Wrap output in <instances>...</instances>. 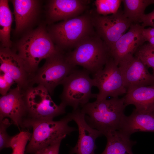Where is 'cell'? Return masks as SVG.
Returning a JSON list of instances; mask_svg holds the SVG:
<instances>
[{
	"label": "cell",
	"instance_id": "1",
	"mask_svg": "<svg viewBox=\"0 0 154 154\" xmlns=\"http://www.w3.org/2000/svg\"><path fill=\"white\" fill-rule=\"evenodd\" d=\"M58 50L48 32L42 26L27 33L13 50L22 60L29 80L38 70L41 61Z\"/></svg>",
	"mask_w": 154,
	"mask_h": 154
},
{
	"label": "cell",
	"instance_id": "2",
	"mask_svg": "<svg viewBox=\"0 0 154 154\" xmlns=\"http://www.w3.org/2000/svg\"><path fill=\"white\" fill-rule=\"evenodd\" d=\"M126 106L124 98H112L101 101L88 102L81 107L86 120L92 127L105 135L119 130Z\"/></svg>",
	"mask_w": 154,
	"mask_h": 154
},
{
	"label": "cell",
	"instance_id": "3",
	"mask_svg": "<svg viewBox=\"0 0 154 154\" xmlns=\"http://www.w3.org/2000/svg\"><path fill=\"white\" fill-rule=\"evenodd\" d=\"M65 55L72 65L81 66L93 75L103 68L111 56L110 48L96 32Z\"/></svg>",
	"mask_w": 154,
	"mask_h": 154
},
{
	"label": "cell",
	"instance_id": "4",
	"mask_svg": "<svg viewBox=\"0 0 154 154\" xmlns=\"http://www.w3.org/2000/svg\"><path fill=\"white\" fill-rule=\"evenodd\" d=\"M96 32L92 14L86 13L51 26L48 33L60 50L75 48L81 41Z\"/></svg>",
	"mask_w": 154,
	"mask_h": 154
},
{
	"label": "cell",
	"instance_id": "5",
	"mask_svg": "<svg viewBox=\"0 0 154 154\" xmlns=\"http://www.w3.org/2000/svg\"><path fill=\"white\" fill-rule=\"evenodd\" d=\"M27 111V119L23 128H29L32 123L52 120L66 113V106L61 102L58 105L52 100L47 90L43 86H31L24 90Z\"/></svg>",
	"mask_w": 154,
	"mask_h": 154
},
{
	"label": "cell",
	"instance_id": "6",
	"mask_svg": "<svg viewBox=\"0 0 154 154\" xmlns=\"http://www.w3.org/2000/svg\"><path fill=\"white\" fill-rule=\"evenodd\" d=\"M72 120L70 113L58 121L47 120L32 123L29 128H32L33 132L26 147V153L37 154L58 138L76 130V128L68 125Z\"/></svg>",
	"mask_w": 154,
	"mask_h": 154
},
{
	"label": "cell",
	"instance_id": "7",
	"mask_svg": "<svg viewBox=\"0 0 154 154\" xmlns=\"http://www.w3.org/2000/svg\"><path fill=\"white\" fill-rule=\"evenodd\" d=\"M45 60L44 64L30 79V86H42L52 95L56 87L76 69V66L69 63L65 53L59 49Z\"/></svg>",
	"mask_w": 154,
	"mask_h": 154
},
{
	"label": "cell",
	"instance_id": "8",
	"mask_svg": "<svg viewBox=\"0 0 154 154\" xmlns=\"http://www.w3.org/2000/svg\"><path fill=\"white\" fill-rule=\"evenodd\" d=\"M90 74L84 69H76L66 77L61 84L63 87L60 96L61 102L75 110L89 102L91 99L96 98L97 94L91 92L94 83Z\"/></svg>",
	"mask_w": 154,
	"mask_h": 154
},
{
	"label": "cell",
	"instance_id": "9",
	"mask_svg": "<svg viewBox=\"0 0 154 154\" xmlns=\"http://www.w3.org/2000/svg\"><path fill=\"white\" fill-rule=\"evenodd\" d=\"M92 79L94 86L99 90L97 101L106 99L108 96L118 97L126 93L120 70L111 56L103 68L94 75Z\"/></svg>",
	"mask_w": 154,
	"mask_h": 154
},
{
	"label": "cell",
	"instance_id": "10",
	"mask_svg": "<svg viewBox=\"0 0 154 154\" xmlns=\"http://www.w3.org/2000/svg\"><path fill=\"white\" fill-rule=\"evenodd\" d=\"M92 15L96 32L110 49L132 24L120 10L110 15H102L97 13Z\"/></svg>",
	"mask_w": 154,
	"mask_h": 154
},
{
	"label": "cell",
	"instance_id": "11",
	"mask_svg": "<svg viewBox=\"0 0 154 154\" xmlns=\"http://www.w3.org/2000/svg\"><path fill=\"white\" fill-rule=\"evenodd\" d=\"M27 115L24 90L18 86L0 97V120L8 117L18 127L23 128Z\"/></svg>",
	"mask_w": 154,
	"mask_h": 154
},
{
	"label": "cell",
	"instance_id": "12",
	"mask_svg": "<svg viewBox=\"0 0 154 154\" xmlns=\"http://www.w3.org/2000/svg\"><path fill=\"white\" fill-rule=\"evenodd\" d=\"M118 67L125 86L128 88L154 84V76L148 71L147 67L133 55L123 58Z\"/></svg>",
	"mask_w": 154,
	"mask_h": 154
},
{
	"label": "cell",
	"instance_id": "13",
	"mask_svg": "<svg viewBox=\"0 0 154 154\" xmlns=\"http://www.w3.org/2000/svg\"><path fill=\"white\" fill-rule=\"evenodd\" d=\"M72 120L77 124L79 135L78 140L75 146L72 148L70 154H95L97 148L96 140L103 135L99 130L91 127L86 122L85 115L79 108L70 113Z\"/></svg>",
	"mask_w": 154,
	"mask_h": 154
},
{
	"label": "cell",
	"instance_id": "14",
	"mask_svg": "<svg viewBox=\"0 0 154 154\" xmlns=\"http://www.w3.org/2000/svg\"><path fill=\"white\" fill-rule=\"evenodd\" d=\"M139 24L132 23L127 32L123 35L110 49L111 56L118 65L121 60L135 53L145 41L142 34L144 28Z\"/></svg>",
	"mask_w": 154,
	"mask_h": 154
},
{
	"label": "cell",
	"instance_id": "15",
	"mask_svg": "<svg viewBox=\"0 0 154 154\" xmlns=\"http://www.w3.org/2000/svg\"><path fill=\"white\" fill-rule=\"evenodd\" d=\"M0 71L12 77L22 90H25L30 86L29 77L22 60L10 48L0 47Z\"/></svg>",
	"mask_w": 154,
	"mask_h": 154
},
{
	"label": "cell",
	"instance_id": "16",
	"mask_svg": "<svg viewBox=\"0 0 154 154\" xmlns=\"http://www.w3.org/2000/svg\"><path fill=\"white\" fill-rule=\"evenodd\" d=\"M90 1L86 0L49 1L47 11L49 23L66 20L80 15L87 9Z\"/></svg>",
	"mask_w": 154,
	"mask_h": 154
},
{
	"label": "cell",
	"instance_id": "17",
	"mask_svg": "<svg viewBox=\"0 0 154 154\" xmlns=\"http://www.w3.org/2000/svg\"><path fill=\"white\" fill-rule=\"evenodd\" d=\"M118 131L130 137L137 132H154V110L142 112L134 109L129 116H124Z\"/></svg>",
	"mask_w": 154,
	"mask_h": 154
},
{
	"label": "cell",
	"instance_id": "18",
	"mask_svg": "<svg viewBox=\"0 0 154 154\" xmlns=\"http://www.w3.org/2000/svg\"><path fill=\"white\" fill-rule=\"evenodd\" d=\"M11 2L15 22V31L19 33L28 27L35 19L39 10L38 2L33 0H14Z\"/></svg>",
	"mask_w": 154,
	"mask_h": 154
},
{
	"label": "cell",
	"instance_id": "19",
	"mask_svg": "<svg viewBox=\"0 0 154 154\" xmlns=\"http://www.w3.org/2000/svg\"><path fill=\"white\" fill-rule=\"evenodd\" d=\"M123 97L126 106L133 105L140 112L154 110V84L128 88Z\"/></svg>",
	"mask_w": 154,
	"mask_h": 154
},
{
	"label": "cell",
	"instance_id": "20",
	"mask_svg": "<svg viewBox=\"0 0 154 154\" xmlns=\"http://www.w3.org/2000/svg\"><path fill=\"white\" fill-rule=\"evenodd\" d=\"M105 136L107 144L101 154H133L132 148L136 142L131 139L130 137L118 131L109 132Z\"/></svg>",
	"mask_w": 154,
	"mask_h": 154
},
{
	"label": "cell",
	"instance_id": "21",
	"mask_svg": "<svg viewBox=\"0 0 154 154\" xmlns=\"http://www.w3.org/2000/svg\"><path fill=\"white\" fill-rule=\"evenodd\" d=\"M13 16L7 0H0V40L1 47L10 48L11 27Z\"/></svg>",
	"mask_w": 154,
	"mask_h": 154
},
{
	"label": "cell",
	"instance_id": "22",
	"mask_svg": "<svg viewBox=\"0 0 154 154\" xmlns=\"http://www.w3.org/2000/svg\"><path fill=\"white\" fill-rule=\"evenodd\" d=\"M124 15L132 23H141L146 7L154 4V0H123Z\"/></svg>",
	"mask_w": 154,
	"mask_h": 154
},
{
	"label": "cell",
	"instance_id": "23",
	"mask_svg": "<svg viewBox=\"0 0 154 154\" xmlns=\"http://www.w3.org/2000/svg\"><path fill=\"white\" fill-rule=\"evenodd\" d=\"M31 135L32 133L28 131H23L13 136L11 145L12 149L11 154H24L26 145L30 141Z\"/></svg>",
	"mask_w": 154,
	"mask_h": 154
},
{
	"label": "cell",
	"instance_id": "24",
	"mask_svg": "<svg viewBox=\"0 0 154 154\" xmlns=\"http://www.w3.org/2000/svg\"><path fill=\"white\" fill-rule=\"evenodd\" d=\"M134 56L147 67L154 70V46L149 43L143 44L138 48Z\"/></svg>",
	"mask_w": 154,
	"mask_h": 154
},
{
	"label": "cell",
	"instance_id": "25",
	"mask_svg": "<svg viewBox=\"0 0 154 154\" xmlns=\"http://www.w3.org/2000/svg\"><path fill=\"white\" fill-rule=\"evenodd\" d=\"M122 2L121 0H97L95 1L96 13L102 15H107L116 13Z\"/></svg>",
	"mask_w": 154,
	"mask_h": 154
},
{
	"label": "cell",
	"instance_id": "26",
	"mask_svg": "<svg viewBox=\"0 0 154 154\" xmlns=\"http://www.w3.org/2000/svg\"><path fill=\"white\" fill-rule=\"evenodd\" d=\"M9 119L5 118L0 120V149L11 148L13 137L9 136L7 133V128L11 124Z\"/></svg>",
	"mask_w": 154,
	"mask_h": 154
},
{
	"label": "cell",
	"instance_id": "27",
	"mask_svg": "<svg viewBox=\"0 0 154 154\" xmlns=\"http://www.w3.org/2000/svg\"><path fill=\"white\" fill-rule=\"evenodd\" d=\"M15 82L13 78L9 76L0 72V93L2 96L6 95L8 92Z\"/></svg>",
	"mask_w": 154,
	"mask_h": 154
},
{
	"label": "cell",
	"instance_id": "28",
	"mask_svg": "<svg viewBox=\"0 0 154 154\" xmlns=\"http://www.w3.org/2000/svg\"><path fill=\"white\" fill-rule=\"evenodd\" d=\"M66 135L60 137L37 154H58L62 140Z\"/></svg>",
	"mask_w": 154,
	"mask_h": 154
},
{
	"label": "cell",
	"instance_id": "29",
	"mask_svg": "<svg viewBox=\"0 0 154 154\" xmlns=\"http://www.w3.org/2000/svg\"><path fill=\"white\" fill-rule=\"evenodd\" d=\"M141 23L144 28L147 26L154 27V10L148 14H145L141 19Z\"/></svg>",
	"mask_w": 154,
	"mask_h": 154
},
{
	"label": "cell",
	"instance_id": "30",
	"mask_svg": "<svg viewBox=\"0 0 154 154\" xmlns=\"http://www.w3.org/2000/svg\"><path fill=\"white\" fill-rule=\"evenodd\" d=\"M142 34L146 41L147 38L154 37V27L144 28L143 30Z\"/></svg>",
	"mask_w": 154,
	"mask_h": 154
},
{
	"label": "cell",
	"instance_id": "31",
	"mask_svg": "<svg viewBox=\"0 0 154 154\" xmlns=\"http://www.w3.org/2000/svg\"><path fill=\"white\" fill-rule=\"evenodd\" d=\"M148 41L150 44L154 46V37H151L147 38L146 40V41Z\"/></svg>",
	"mask_w": 154,
	"mask_h": 154
},
{
	"label": "cell",
	"instance_id": "32",
	"mask_svg": "<svg viewBox=\"0 0 154 154\" xmlns=\"http://www.w3.org/2000/svg\"><path fill=\"white\" fill-rule=\"evenodd\" d=\"M153 75L154 76V70H153Z\"/></svg>",
	"mask_w": 154,
	"mask_h": 154
}]
</instances>
